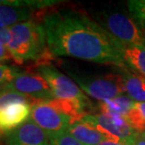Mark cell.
Instances as JSON below:
<instances>
[{
  "mask_svg": "<svg viewBox=\"0 0 145 145\" xmlns=\"http://www.w3.org/2000/svg\"><path fill=\"white\" fill-rule=\"evenodd\" d=\"M29 119L45 132L49 140L66 133L72 123L71 118L55 104L53 99L34 104L31 106Z\"/></svg>",
  "mask_w": 145,
  "mask_h": 145,
  "instance_id": "277c9868",
  "label": "cell"
},
{
  "mask_svg": "<svg viewBox=\"0 0 145 145\" xmlns=\"http://www.w3.org/2000/svg\"><path fill=\"white\" fill-rule=\"evenodd\" d=\"M67 132L83 145H98L106 140V138L83 118L72 123Z\"/></svg>",
  "mask_w": 145,
  "mask_h": 145,
  "instance_id": "7c38bea8",
  "label": "cell"
},
{
  "mask_svg": "<svg viewBox=\"0 0 145 145\" xmlns=\"http://www.w3.org/2000/svg\"><path fill=\"white\" fill-rule=\"evenodd\" d=\"M69 74L78 84L83 92L100 102L124 94L118 74L106 77H88L80 76L70 72Z\"/></svg>",
  "mask_w": 145,
  "mask_h": 145,
  "instance_id": "52a82bcc",
  "label": "cell"
},
{
  "mask_svg": "<svg viewBox=\"0 0 145 145\" xmlns=\"http://www.w3.org/2000/svg\"><path fill=\"white\" fill-rule=\"evenodd\" d=\"M46 43L53 56H67L101 64L128 68L114 38L84 13L59 10L43 19Z\"/></svg>",
  "mask_w": 145,
  "mask_h": 145,
  "instance_id": "6da1fadb",
  "label": "cell"
},
{
  "mask_svg": "<svg viewBox=\"0 0 145 145\" xmlns=\"http://www.w3.org/2000/svg\"><path fill=\"white\" fill-rule=\"evenodd\" d=\"M98 145H127V144L123 143V142H119V141H114V140H106L102 141L101 143H99Z\"/></svg>",
  "mask_w": 145,
  "mask_h": 145,
  "instance_id": "44dd1931",
  "label": "cell"
},
{
  "mask_svg": "<svg viewBox=\"0 0 145 145\" xmlns=\"http://www.w3.org/2000/svg\"><path fill=\"white\" fill-rule=\"evenodd\" d=\"M106 31L125 45L145 47V37L134 20L120 12L108 14L105 19Z\"/></svg>",
  "mask_w": 145,
  "mask_h": 145,
  "instance_id": "ba28073f",
  "label": "cell"
},
{
  "mask_svg": "<svg viewBox=\"0 0 145 145\" xmlns=\"http://www.w3.org/2000/svg\"><path fill=\"white\" fill-rule=\"evenodd\" d=\"M85 121L92 124L106 140L119 141L127 145H135L138 133L128 123L125 118L109 113L87 114L83 117Z\"/></svg>",
  "mask_w": 145,
  "mask_h": 145,
  "instance_id": "8992f818",
  "label": "cell"
},
{
  "mask_svg": "<svg viewBox=\"0 0 145 145\" xmlns=\"http://www.w3.org/2000/svg\"><path fill=\"white\" fill-rule=\"evenodd\" d=\"M140 137L141 138H143V140H145V131H143V132H141V133H140Z\"/></svg>",
  "mask_w": 145,
  "mask_h": 145,
  "instance_id": "7402d4cb",
  "label": "cell"
},
{
  "mask_svg": "<svg viewBox=\"0 0 145 145\" xmlns=\"http://www.w3.org/2000/svg\"><path fill=\"white\" fill-rule=\"evenodd\" d=\"M50 145H83V144H81L79 141H77L68 132H66L64 134L57 136V137L54 138H51Z\"/></svg>",
  "mask_w": 145,
  "mask_h": 145,
  "instance_id": "d6986e66",
  "label": "cell"
},
{
  "mask_svg": "<svg viewBox=\"0 0 145 145\" xmlns=\"http://www.w3.org/2000/svg\"><path fill=\"white\" fill-rule=\"evenodd\" d=\"M120 78L123 92L135 103L145 102V77L130 72L128 68H119Z\"/></svg>",
  "mask_w": 145,
  "mask_h": 145,
  "instance_id": "8fae6325",
  "label": "cell"
},
{
  "mask_svg": "<svg viewBox=\"0 0 145 145\" xmlns=\"http://www.w3.org/2000/svg\"><path fill=\"white\" fill-rule=\"evenodd\" d=\"M7 145H50V140L42 128L28 120L8 134Z\"/></svg>",
  "mask_w": 145,
  "mask_h": 145,
  "instance_id": "30bf717a",
  "label": "cell"
},
{
  "mask_svg": "<svg viewBox=\"0 0 145 145\" xmlns=\"http://www.w3.org/2000/svg\"><path fill=\"white\" fill-rule=\"evenodd\" d=\"M10 59L13 60L12 56H11L8 46L0 42V62L7 61V60H10Z\"/></svg>",
  "mask_w": 145,
  "mask_h": 145,
  "instance_id": "ffe728a7",
  "label": "cell"
},
{
  "mask_svg": "<svg viewBox=\"0 0 145 145\" xmlns=\"http://www.w3.org/2000/svg\"><path fill=\"white\" fill-rule=\"evenodd\" d=\"M125 119L138 134L145 131V102L135 103Z\"/></svg>",
  "mask_w": 145,
  "mask_h": 145,
  "instance_id": "2e32d148",
  "label": "cell"
},
{
  "mask_svg": "<svg viewBox=\"0 0 145 145\" xmlns=\"http://www.w3.org/2000/svg\"><path fill=\"white\" fill-rule=\"evenodd\" d=\"M7 86L36 101H46L55 98L49 84L39 72L20 71Z\"/></svg>",
  "mask_w": 145,
  "mask_h": 145,
  "instance_id": "9c48e42d",
  "label": "cell"
},
{
  "mask_svg": "<svg viewBox=\"0 0 145 145\" xmlns=\"http://www.w3.org/2000/svg\"><path fill=\"white\" fill-rule=\"evenodd\" d=\"M10 31L8 48L16 64L39 60L48 51L44 27L39 23L28 20L10 27Z\"/></svg>",
  "mask_w": 145,
  "mask_h": 145,
  "instance_id": "7a4b0ae2",
  "label": "cell"
},
{
  "mask_svg": "<svg viewBox=\"0 0 145 145\" xmlns=\"http://www.w3.org/2000/svg\"><path fill=\"white\" fill-rule=\"evenodd\" d=\"M30 17L31 11L28 8L0 5V21L8 27L28 21Z\"/></svg>",
  "mask_w": 145,
  "mask_h": 145,
  "instance_id": "5bb4252c",
  "label": "cell"
},
{
  "mask_svg": "<svg viewBox=\"0 0 145 145\" xmlns=\"http://www.w3.org/2000/svg\"><path fill=\"white\" fill-rule=\"evenodd\" d=\"M127 7L145 37V0H130L127 1Z\"/></svg>",
  "mask_w": 145,
  "mask_h": 145,
  "instance_id": "e0dca14e",
  "label": "cell"
},
{
  "mask_svg": "<svg viewBox=\"0 0 145 145\" xmlns=\"http://www.w3.org/2000/svg\"><path fill=\"white\" fill-rule=\"evenodd\" d=\"M135 102L131 100L127 95H121L119 97L113 98V99L103 101L100 102V109L103 113H109V114H115L126 118L130 109L133 108Z\"/></svg>",
  "mask_w": 145,
  "mask_h": 145,
  "instance_id": "9a60e30c",
  "label": "cell"
},
{
  "mask_svg": "<svg viewBox=\"0 0 145 145\" xmlns=\"http://www.w3.org/2000/svg\"><path fill=\"white\" fill-rule=\"evenodd\" d=\"M37 72H39L49 84L55 98L70 101L81 106L86 111L89 108L91 102L82 89L54 66L50 64L39 65Z\"/></svg>",
  "mask_w": 145,
  "mask_h": 145,
  "instance_id": "5b68a950",
  "label": "cell"
},
{
  "mask_svg": "<svg viewBox=\"0 0 145 145\" xmlns=\"http://www.w3.org/2000/svg\"><path fill=\"white\" fill-rule=\"evenodd\" d=\"M20 71L12 66L0 64V87L10 84Z\"/></svg>",
  "mask_w": 145,
  "mask_h": 145,
  "instance_id": "ac0fdd59",
  "label": "cell"
},
{
  "mask_svg": "<svg viewBox=\"0 0 145 145\" xmlns=\"http://www.w3.org/2000/svg\"><path fill=\"white\" fill-rule=\"evenodd\" d=\"M114 42L127 67L145 77V47L125 45L115 39Z\"/></svg>",
  "mask_w": 145,
  "mask_h": 145,
  "instance_id": "4fadbf2b",
  "label": "cell"
},
{
  "mask_svg": "<svg viewBox=\"0 0 145 145\" xmlns=\"http://www.w3.org/2000/svg\"><path fill=\"white\" fill-rule=\"evenodd\" d=\"M39 102L8 87H0V135L10 134L30 117L31 106Z\"/></svg>",
  "mask_w": 145,
  "mask_h": 145,
  "instance_id": "3957f363",
  "label": "cell"
}]
</instances>
